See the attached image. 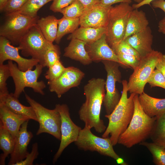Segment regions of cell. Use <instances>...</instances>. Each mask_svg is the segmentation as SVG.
Segmentation results:
<instances>
[{"label": "cell", "instance_id": "28", "mask_svg": "<svg viewBox=\"0 0 165 165\" xmlns=\"http://www.w3.org/2000/svg\"><path fill=\"white\" fill-rule=\"evenodd\" d=\"M150 138L152 142L165 148V114L157 117Z\"/></svg>", "mask_w": 165, "mask_h": 165}, {"label": "cell", "instance_id": "11", "mask_svg": "<svg viewBox=\"0 0 165 165\" xmlns=\"http://www.w3.org/2000/svg\"><path fill=\"white\" fill-rule=\"evenodd\" d=\"M107 72L105 89L106 91L103 105L106 115L111 113L120 99L121 95L116 88V82H122L121 73L119 69L120 65L118 63L110 61H101Z\"/></svg>", "mask_w": 165, "mask_h": 165}, {"label": "cell", "instance_id": "35", "mask_svg": "<svg viewBox=\"0 0 165 165\" xmlns=\"http://www.w3.org/2000/svg\"><path fill=\"white\" fill-rule=\"evenodd\" d=\"M120 65L130 68L134 70L139 66L141 58L133 55L123 53L116 54Z\"/></svg>", "mask_w": 165, "mask_h": 165}, {"label": "cell", "instance_id": "22", "mask_svg": "<svg viewBox=\"0 0 165 165\" xmlns=\"http://www.w3.org/2000/svg\"><path fill=\"white\" fill-rule=\"evenodd\" d=\"M139 102L145 112L151 117H159L165 114V98L151 97L145 92L139 95Z\"/></svg>", "mask_w": 165, "mask_h": 165}, {"label": "cell", "instance_id": "46", "mask_svg": "<svg viewBox=\"0 0 165 165\" xmlns=\"http://www.w3.org/2000/svg\"><path fill=\"white\" fill-rule=\"evenodd\" d=\"M158 31L160 33L165 34V18H163L158 23Z\"/></svg>", "mask_w": 165, "mask_h": 165}, {"label": "cell", "instance_id": "39", "mask_svg": "<svg viewBox=\"0 0 165 165\" xmlns=\"http://www.w3.org/2000/svg\"><path fill=\"white\" fill-rule=\"evenodd\" d=\"M38 154V144L35 143L32 145L31 152L28 154L24 160L17 163L15 165H32L34 160L37 158Z\"/></svg>", "mask_w": 165, "mask_h": 165}, {"label": "cell", "instance_id": "15", "mask_svg": "<svg viewBox=\"0 0 165 165\" xmlns=\"http://www.w3.org/2000/svg\"><path fill=\"white\" fill-rule=\"evenodd\" d=\"M111 6L99 3L85 8L83 14L79 18L80 27L105 28Z\"/></svg>", "mask_w": 165, "mask_h": 165}, {"label": "cell", "instance_id": "21", "mask_svg": "<svg viewBox=\"0 0 165 165\" xmlns=\"http://www.w3.org/2000/svg\"><path fill=\"white\" fill-rule=\"evenodd\" d=\"M0 121L15 138L22 124L29 120L24 116L15 114L3 105H0Z\"/></svg>", "mask_w": 165, "mask_h": 165}, {"label": "cell", "instance_id": "48", "mask_svg": "<svg viewBox=\"0 0 165 165\" xmlns=\"http://www.w3.org/2000/svg\"><path fill=\"white\" fill-rule=\"evenodd\" d=\"M134 1V2L137 3H139L143 1L144 0H132Z\"/></svg>", "mask_w": 165, "mask_h": 165}, {"label": "cell", "instance_id": "19", "mask_svg": "<svg viewBox=\"0 0 165 165\" xmlns=\"http://www.w3.org/2000/svg\"><path fill=\"white\" fill-rule=\"evenodd\" d=\"M0 105H4L15 114L37 122L32 107L31 106L28 107L22 104L13 93H9L0 95Z\"/></svg>", "mask_w": 165, "mask_h": 165}, {"label": "cell", "instance_id": "41", "mask_svg": "<svg viewBox=\"0 0 165 165\" xmlns=\"http://www.w3.org/2000/svg\"><path fill=\"white\" fill-rule=\"evenodd\" d=\"M156 68L162 73L165 78V54L161 53L158 59Z\"/></svg>", "mask_w": 165, "mask_h": 165}, {"label": "cell", "instance_id": "24", "mask_svg": "<svg viewBox=\"0 0 165 165\" xmlns=\"http://www.w3.org/2000/svg\"><path fill=\"white\" fill-rule=\"evenodd\" d=\"M105 27L94 28L81 27L71 33L67 38L68 40L76 38L85 42L86 44L92 43L97 40L105 33Z\"/></svg>", "mask_w": 165, "mask_h": 165}, {"label": "cell", "instance_id": "27", "mask_svg": "<svg viewBox=\"0 0 165 165\" xmlns=\"http://www.w3.org/2000/svg\"><path fill=\"white\" fill-rule=\"evenodd\" d=\"M57 33L55 41L59 44L61 38L65 35L74 32L80 25L79 18H66L64 16L58 20Z\"/></svg>", "mask_w": 165, "mask_h": 165}, {"label": "cell", "instance_id": "32", "mask_svg": "<svg viewBox=\"0 0 165 165\" xmlns=\"http://www.w3.org/2000/svg\"><path fill=\"white\" fill-rule=\"evenodd\" d=\"M61 53L59 47L53 44L47 50L44 56L43 67L49 68L60 60Z\"/></svg>", "mask_w": 165, "mask_h": 165}, {"label": "cell", "instance_id": "40", "mask_svg": "<svg viewBox=\"0 0 165 165\" xmlns=\"http://www.w3.org/2000/svg\"><path fill=\"white\" fill-rule=\"evenodd\" d=\"M75 0H53L50 9L54 12H60L64 8L72 4Z\"/></svg>", "mask_w": 165, "mask_h": 165}, {"label": "cell", "instance_id": "25", "mask_svg": "<svg viewBox=\"0 0 165 165\" xmlns=\"http://www.w3.org/2000/svg\"><path fill=\"white\" fill-rule=\"evenodd\" d=\"M58 20L53 15L39 18L36 25L45 38L53 42L56 38L58 27Z\"/></svg>", "mask_w": 165, "mask_h": 165}, {"label": "cell", "instance_id": "23", "mask_svg": "<svg viewBox=\"0 0 165 165\" xmlns=\"http://www.w3.org/2000/svg\"><path fill=\"white\" fill-rule=\"evenodd\" d=\"M148 20L145 13L138 9H134L129 15L123 40L144 29L148 26Z\"/></svg>", "mask_w": 165, "mask_h": 165}, {"label": "cell", "instance_id": "18", "mask_svg": "<svg viewBox=\"0 0 165 165\" xmlns=\"http://www.w3.org/2000/svg\"><path fill=\"white\" fill-rule=\"evenodd\" d=\"M153 36L149 26L141 31L124 39L139 53L141 58L150 53L152 48Z\"/></svg>", "mask_w": 165, "mask_h": 165}, {"label": "cell", "instance_id": "47", "mask_svg": "<svg viewBox=\"0 0 165 165\" xmlns=\"http://www.w3.org/2000/svg\"><path fill=\"white\" fill-rule=\"evenodd\" d=\"M8 0H0V10L2 11L6 3Z\"/></svg>", "mask_w": 165, "mask_h": 165}, {"label": "cell", "instance_id": "38", "mask_svg": "<svg viewBox=\"0 0 165 165\" xmlns=\"http://www.w3.org/2000/svg\"><path fill=\"white\" fill-rule=\"evenodd\" d=\"M147 83L151 87L158 86L165 89V78L157 69L153 71L148 80Z\"/></svg>", "mask_w": 165, "mask_h": 165}, {"label": "cell", "instance_id": "33", "mask_svg": "<svg viewBox=\"0 0 165 165\" xmlns=\"http://www.w3.org/2000/svg\"><path fill=\"white\" fill-rule=\"evenodd\" d=\"M65 68L60 60L48 68L45 75L48 81H52L58 78L63 73Z\"/></svg>", "mask_w": 165, "mask_h": 165}, {"label": "cell", "instance_id": "42", "mask_svg": "<svg viewBox=\"0 0 165 165\" xmlns=\"http://www.w3.org/2000/svg\"><path fill=\"white\" fill-rule=\"evenodd\" d=\"M132 0H101V3L107 6H112L114 4L120 3H127L130 4Z\"/></svg>", "mask_w": 165, "mask_h": 165}, {"label": "cell", "instance_id": "37", "mask_svg": "<svg viewBox=\"0 0 165 165\" xmlns=\"http://www.w3.org/2000/svg\"><path fill=\"white\" fill-rule=\"evenodd\" d=\"M28 0H8L4 6L2 12L6 15L14 13L20 10Z\"/></svg>", "mask_w": 165, "mask_h": 165}, {"label": "cell", "instance_id": "20", "mask_svg": "<svg viewBox=\"0 0 165 165\" xmlns=\"http://www.w3.org/2000/svg\"><path fill=\"white\" fill-rule=\"evenodd\" d=\"M86 43L82 40L73 38L67 46L64 49V57L79 62L84 65H88L92 63L85 46Z\"/></svg>", "mask_w": 165, "mask_h": 165}, {"label": "cell", "instance_id": "12", "mask_svg": "<svg viewBox=\"0 0 165 165\" xmlns=\"http://www.w3.org/2000/svg\"><path fill=\"white\" fill-rule=\"evenodd\" d=\"M55 108L61 117V138L59 148L54 156L53 163H55L61 156L64 149L70 144L75 142L82 129L75 124L71 119L68 106L65 104H57Z\"/></svg>", "mask_w": 165, "mask_h": 165}, {"label": "cell", "instance_id": "8", "mask_svg": "<svg viewBox=\"0 0 165 165\" xmlns=\"http://www.w3.org/2000/svg\"><path fill=\"white\" fill-rule=\"evenodd\" d=\"M7 18L0 28V36L13 44H19L22 37L33 26L36 25L38 16L32 17L14 13L6 15Z\"/></svg>", "mask_w": 165, "mask_h": 165}, {"label": "cell", "instance_id": "29", "mask_svg": "<svg viewBox=\"0 0 165 165\" xmlns=\"http://www.w3.org/2000/svg\"><path fill=\"white\" fill-rule=\"evenodd\" d=\"M139 145L145 147L152 156L153 162L156 165H165V148L155 143L142 142Z\"/></svg>", "mask_w": 165, "mask_h": 165}, {"label": "cell", "instance_id": "17", "mask_svg": "<svg viewBox=\"0 0 165 165\" xmlns=\"http://www.w3.org/2000/svg\"><path fill=\"white\" fill-rule=\"evenodd\" d=\"M85 48L92 61H110L117 62L120 65L116 55L107 42L105 33L96 41L86 44Z\"/></svg>", "mask_w": 165, "mask_h": 165}, {"label": "cell", "instance_id": "6", "mask_svg": "<svg viewBox=\"0 0 165 165\" xmlns=\"http://www.w3.org/2000/svg\"><path fill=\"white\" fill-rule=\"evenodd\" d=\"M91 129L86 125L82 129L75 143L79 149L84 151H95L100 154L111 157L122 165L127 164L115 152L109 137H98L94 134Z\"/></svg>", "mask_w": 165, "mask_h": 165}, {"label": "cell", "instance_id": "3", "mask_svg": "<svg viewBox=\"0 0 165 165\" xmlns=\"http://www.w3.org/2000/svg\"><path fill=\"white\" fill-rule=\"evenodd\" d=\"M138 96V94H135L134 97V108L132 118L118 141V143L127 148L139 144L150 138L157 119L156 117H150L145 112L139 102Z\"/></svg>", "mask_w": 165, "mask_h": 165}, {"label": "cell", "instance_id": "31", "mask_svg": "<svg viewBox=\"0 0 165 165\" xmlns=\"http://www.w3.org/2000/svg\"><path fill=\"white\" fill-rule=\"evenodd\" d=\"M85 7L79 0H75L72 4L60 11L63 16L72 19L79 18L83 14Z\"/></svg>", "mask_w": 165, "mask_h": 165}, {"label": "cell", "instance_id": "16", "mask_svg": "<svg viewBox=\"0 0 165 165\" xmlns=\"http://www.w3.org/2000/svg\"><path fill=\"white\" fill-rule=\"evenodd\" d=\"M28 121L24 122L20 127L15 138L14 148L10 154L8 165H15L24 160L29 153L28 151V146L33 135L31 132L28 131Z\"/></svg>", "mask_w": 165, "mask_h": 165}, {"label": "cell", "instance_id": "44", "mask_svg": "<svg viewBox=\"0 0 165 165\" xmlns=\"http://www.w3.org/2000/svg\"><path fill=\"white\" fill-rule=\"evenodd\" d=\"M84 6L85 8L97 4L101 3V0H78Z\"/></svg>", "mask_w": 165, "mask_h": 165}, {"label": "cell", "instance_id": "43", "mask_svg": "<svg viewBox=\"0 0 165 165\" xmlns=\"http://www.w3.org/2000/svg\"><path fill=\"white\" fill-rule=\"evenodd\" d=\"M152 6L155 8H159L161 9L165 14V0H155L151 3ZM165 18V16L164 17Z\"/></svg>", "mask_w": 165, "mask_h": 165}, {"label": "cell", "instance_id": "10", "mask_svg": "<svg viewBox=\"0 0 165 165\" xmlns=\"http://www.w3.org/2000/svg\"><path fill=\"white\" fill-rule=\"evenodd\" d=\"M162 53L153 50L150 53L141 58L139 66L129 78L127 84L128 92L138 95L144 92L145 85Z\"/></svg>", "mask_w": 165, "mask_h": 165}, {"label": "cell", "instance_id": "14", "mask_svg": "<svg viewBox=\"0 0 165 165\" xmlns=\"http://www.w3.org/2000/svg\"><path fill=\"white\" fill-rule=\"evenodd\" d=\"M20 48L19 46L15 47L11 45L9 40L6 38L0 37V64H4L6 60L15 62L18 68L25 71L32 70L39 63L38 60L32 58L27 59L21 57L19 53Z\"/></svg>", "mask_w": 165, "mask_h": 165}, {"label": "cell", "instance_id": "34", "mask_svg": "<svg viewBox=\"0 0 165 165\" xmlns=\"http://www.w3.org/2000/svg\"><path fill=\"white\" fill-rule=\"evenodd\" d=\"M111 48L116 55L123 53L133 55L141 58L138 52L124 40H122Z\"/></svg>", "mask_w": 165, "mask_h": 165}, {"label": "cell", "instance_id": "4", "mask_svg": "<svg viewBox=\"0 0 165 165\" xmlns=\"http://www.w3.org/2000/svg\"><path fill=\"white\" fill-rule=\"evenodd\" d=\"M133 9L130 4L122 3L110 9L105 34L111 48L123 39L128 16Z\"/></svg>", "mask_w": 165, "mask_h": 165}, {"label": "cell", "instance_id": "36", "mask_svg": "<svg viewBox=\"0 0 165 165\" xmlns=\"http://www.w3.org/2000/svg\"><path fill=\"white\" fill-rule=\"evenodd\" d=\"M10 76V72L8 64H0V95L9 93L6 81Z\"/></svg>", "mask_w": 165, "mask_h": 165}, {"label": "cell", "instance_id": "2", "mask_svg": "<svg viewBox=\"0 0 165 165\" xmlns=\"http://www.w3.org/2000/svg\"><path fill=\"white\" fill-rule=\"evenodd\" d=\"M127 82L122 81L123 91L119 101L111 114L105 116L108 123L102 137H109L113 146L118 143L119 136L127 129L134 114V98L136 94L131 93L128 97Z\"/></svg>", "mask_w": 165, "mask_h": 165}, {"label": "cell", "instance_id": "5", "mask_svg": "<svg viewBox=\"0 0 165 165\" xmlns=\"http://www.w3.org/2000/svg\"><path fill=\"white\" fill-rule=\"evenodd\" d=\"M7 64L15 85L14 96L18 98L26 87L31 88L35 92L44 95L43 90L46 85L43 81H38L44 68L42 65L38 64L34 70L23 71L20 70L17 64L12 61L8 60Z\"/></svg>", "mask_w": 165, "mask_h": 165}, {"label": "cell", "instance_id": "13", "mask_svg": "<svg viewBox=\"0 0 165 165\" xmlns=\"http://www.w3.org/2000/svg\"><path fill=\"white\" fill-rule=\"evenodd\" d=\"M85 75V73L77 68L73 66L66 68L58 78L48 81L49 90L51 92L55 93L60 98L71 88L79 85Z\"/></svg>", "mask_w": 165, "mask_h": 165}, {"label": "cell", "instance_id": "9", "mask_svg": "<svg viewBox=\"0 0 165 165\" xmlns=\"http://www.w3.org/2000/svg\"><path fill=\"white\" fill-rule=\"evenodd\" d=\"M53 44L45 38L36 24L22 37L19 45L22 55L37 60L43 67L45 54Z\"/></svg>", "mask_w": 165, "mask_h": 165}, {"label": "cell", "instance_id": "30", "mask_svg": "<svg viewBox=\"0 0 165 165\" xmlns=\"http://www.w3.org/2000/svg\"><path fill=\"white\" fill-rule=\"evenodd\" d=\"M53 0H28L20 10L14 13H21L32 17H35L38 16L37 12L41 7Z\"/></svg>", "mask_w": 165, "mask_h": 165}, {"label": "cell", "instance_id": "45", "mask_svg": "<svg viewBox=\"0 0 165 165\" xmlns=\"http://www.w3.org/2000/svg\"><path fill=\"white\" fill-rule=\"evenodd\" d=\"M155 0H144L139 3L134 4L132 5L133 9H137L145 5H150L151 2Z\"/></svg>", "mask_w": 165, "mask_h": 165}, {"label": "cell", "instance_id": "26", "mask_svg": "<svg viewBox=\"0 0 165 165\" xmlns=\"http://www.w3.org/2000/svg\"><path fill=\"white\" fill-rule=\"evenodd\" d=\"M15 142V138L0 121V148L3 151L0 155V165L5 164L6 159L12 152Z\"/></svg>", "mask_w": 165, "mask_h": 165}, {"label": "cell", "instance_id": "1", "mask_svg": "<svg viewBox=\"0 0 165 165\" xmlns=\"http://www.w3.org/2000/svg\"><path fill=\"white\" fill-rule=\"evenodd\" d=\"M105 81L101 78H93L84 86L86 100L79 111L80 119L91 129L104 133L106 127L100 118L101 106L105 95Z\"/></svg>", "mask_w": 165, "mask_h": 165}, {"label": "cell", "instance_id": "7", "mask_svg": "<svg viewBox=\"0 0 165 165\" xmlns=\"http://www.w3.org/2000/svg\"><path fill=\"white\" fill-rule=\"evenodd\" d=\"M27 102L33 108L35 113L39 127L36 135L42 133H47L57 139L61 140V119L60 115L57 109H48L25 94Z\"/></svg>", "mask_w": 165, "mask_h": 165}]
</instances>
